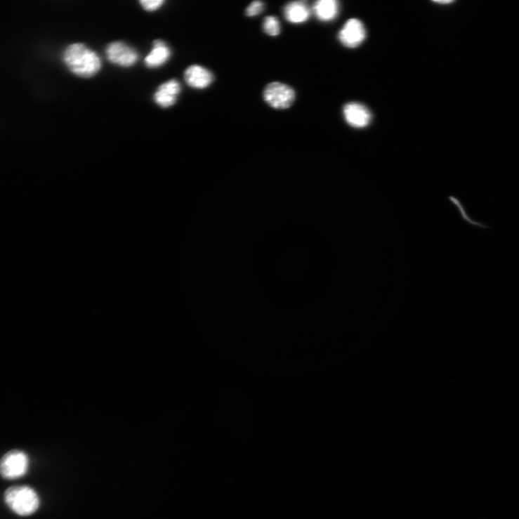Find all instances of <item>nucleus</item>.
Wrapping results in <instances>:
<instances>
[{
    "mask_svg": "<svg viewBox=\"0 0 519 519\" xmlns=\"http://www.w3.org/2000/svg\"><path fill=\"white\" fill-rule=\"evenodd\" d=\"M63 61L67 69L81 78H91L102 68L98 54L84 44L69 45L63 53Z\"/></svg>",
    "mask_w": 519,
    "mask_h": 519,
    "instance_id": "f257e3e1",
    "label": "nucleus"
},
{
    "mask_svg": "<svg viewBox=\"0 0 519 519\" xmlns=\"http://www.w3.org/2000/svg\"><path fill=\"white\" fill-rule=\"evenodd\" d=\"M4 500L13 513L22 517L33 515L40 506V499L37 491L29 485L8 487L5 491Z\"/></svg>",
    "mask_w": 519,
    "mask_h": 519,
    "instance_id": "f03ea898",
    "label": "nucleus"
},
{
    "mask_svg": "<svg viewBox=\"0 0 519 519\" xmlns=\"http://www.w3.org/2000/svg\"><path fill=\"white\" fill-rule=\"evenodd\" d=\"M30 459L28 454L20 449H13L0 459V476L5 480L20 479L29 473Z\"/></svg>",
    "mask_w": 519,
    "mask_h": 519,
    "instance_id": "7ed1b4c3",
    "label": "nucleus"
},
{
    "mask_svg": "<svg viewBox=\"0 0 519 519\" xmlns=\"http://www.w3.org/2000/svg\"><path fill=\"white\" fill-rule=\"evenodd\" d=\"M295 98V91L290 86L279 83V81L268 84L263 91V98L265 103L277 110H284L290 107Z\"/></svg>",
    "mask_w": 519,
    "mask_h": 519,
    "instance_id": "20e7f679",
    "label": "nucleus"
},
{
    "mask_svg": "<svg viewBox=\"0 0 519 519\" xmlns=\"http://www.w3.org/2000/svg\"><path fill=\"white\" fill-rule=\"evenodd\" d=\"M107 60L117 66L129 68L133 67L139 60L138 52L123 41H114L105 48Z\"/></svg>",
    "mask_w": 519,
    "mask_h": 519,
    "instance_id": "39448f33",
    "label": "nucleus"
},
{
    "mask_svg": "<svg viewBox=\"0 0 519 519\" xmlns=\"http://www.w3.org/2000/svg\"><path fill=\"white\" fill-rule=\"evenodd\" d=\"M367 34L364 25L357 19L348 20L339 34L341 43L348 48H356L365 40Z\"/></svg>",
    "mask_w": 519,
    "mask_h": 519,
    "instance_id": "423d86ee",
    "label": "nucleus"
},
{
    "mask_svg": "<svg viewBox=\"0 0 519 519\" xmlns=\"http://www.w3.org/2000/svg\"><path fill=\"white\" fill-rule=\"evenodd\" d=\"M181 85L176 79H170L159 86L153 96L155 103L162 108H169L178 100Z\"/></svg>",
    "mask_w": 519,
    "mask_h": 519,
    "instance_id": "0eeeda50",
    "label": "nucleus"
},
{
    "mask_svg": "<svg viewBox=\"0 0 519 519\" xmlns=\"http://www.w3.org/2000/svg\"><path fill=\"white\" fill-rule=\"evenodd\" d=\"M343 116L346 121L354 128H364L372 121V114L369 109L359 103H350L343 108Z\"/></svg>",
    "mask_w": 519,
    "mask_h": 519,
    "instance_id": "6e6552de",
    "label": "nucleus"
},
{
    "mask_svg": "<svg viewBox=\"0 0 519 519\" xmlns=\"http://www.w3.org/2000/svg\"><path fill=\"white\" fill-rule=\"evenodd\" d=\"M184 78L189 87L197 90L209 87L213 81V75L209 70L197 65L186 69Z\"/></svg>",
    "mask_w": 519,
    "mask_h": 519,
    "instance_id": "1a4fd4ad",
    "label": "nucleus"
},
{
    "mask_svg": "<svg viewBox=\"0 0 519 519\" xmlns=\"http://www.w3.org/2000/svg\"><path fill=\"white\" fill-rule=\"evenodd\" d=\"M171 50L162 40H156L153 47L145 60V65L150 69H157L166 65L171 58Z\"/></svg>",
    "mask_w": 519,
    "mask_h": 519,
    "instance_id": "9d476101",
    "label": "nucleus"
},
{
    "mask_svg": "<svg viewBox=\"0 0 519 519\" xmlns=\"http://www.w3.org/2000/svg\"><path fill=\"white\" fill-rule=\"evenodd\" d=\"M284 15L291 23L301 24L310 19L311 11L306 2H292L284 7Z\"/></svg>",
    "mask_w": 519,
    "mask_h": 519,
    "instance_id": "9b49d317",
    "label": "nucleus"
},
{
    "mask_svg": "<svg viewBox=\"0 0 519 519\" xmlns=\"http://www.w3.org/2000/svg\"><path fill=\"white\" fill-rule=\"evenodd\" d=\"M313 11L320 21H332L339 13V4L335 0H319L314 5Z\"/></svg>",
    "mask_w": 519,
    "mask_h": 519,
    "instance_id": "f8f14e48",
    "label": "nucleus"
},
{
    "mask_svg": "<svg viewBox=\"0 0 519 519\" xmlns=\"http://www.w3.org/2000/svg\"><path fill=\"white\" fill-rule=\"evenodd\" d=\"M263 29L268 36L277 37L281 32L280 22L275 16H268L264 19Z\"/></svg>",
    "mask_w": 519,
    "mask_h": 519,
    "instance_id": "ddd939ff",
    "label": "nucleus"
},
{
    "mask_svg": "<svg viewBox=\"0 0 519 519\" xmlns=\"http://www.w3.org/2000/svg\"><path fill=\"white\" fill-rule=\"evenodd\" d=\"M165 4L164 0H143L140 2V4L143 9L148 12H154L162 7Z\"/></svg>",
    "mask_w": 519,
    "mask_h": 519,
    "instance_id": "4468645a",
    "label": "nucleus"
},
{
    "mask_svg": "<svg viewBox=\"0 0 519 519\" xmlns=\"http://www.w3.org/2000/svg\"><path fill=\"white\" fill-rule=\"evenodd\" d=\"M264 4L261 1L253 2L245 11V14L248 17H255L263 13L264 10Z\"/></svg>",
    "mask_w": 519,
    "mask_h": 519,
    "instance_id": "2eb2a0df",
    "label": "nucleus"
},
{
    "mask_svg": "<svg viewBox=\"0 0 519 519\" xmlns=\"http://www.w3.org/2000/svg\"><path fill=\"white\" fill-rule=\"evenodd\" d=\"M435 3L438 4H450L452 3V1H436Z\"/></svg>",
    "mask_w": 519,
    "mask_h": 519,
    "instance_id": "dca6fc26",
    "label": "nucleus"
}]
</instances>
